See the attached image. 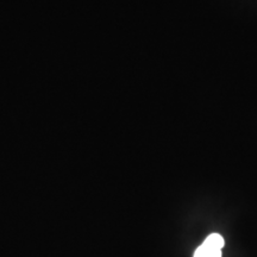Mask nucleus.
Returning a JSON list of instances; mask_svg holds the SVG:
<instances>
[{
    "mask_svg": "<svg viewBox=\"0 0 257 257\" xmlns=\"http://www.w3.org/2000/svg\"><path fill=\"white\" fill-rule=\"evenodd\" d=\"M224 238L219 233H212L195 250L193 257H221V249L224 248Z\"/></svg>",
    "mask_w": 257,
    "mask_h": 257,
    "instance_id": "1",
    "label": "nucleus"
}]
</instances>
